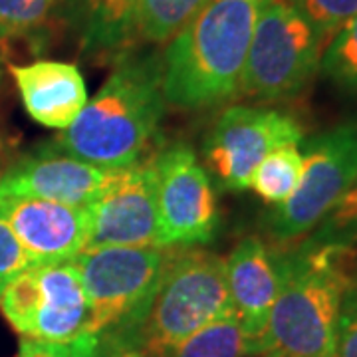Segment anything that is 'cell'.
Returning a JSON list of instances; mask_svg holds the SVG:
<instances>
[{
  "instance_id": "cell-24",
  "label": "cell",
  "mask_w": 357,
  "mask_h": 357,
  "mask_svg": "<svg viewBox=\"0 0 357 357\" xmlns=\"http://www.w3.org/2000/svg\"><path fill=\"white\" fill-rule=\"evenodd\" d=\"M32 266L36 264L16 238L10 225L0 215V292L6 284H10L16 276Z\"/></svg>"
},
{
  "instance_id": "cell-10",
  "label": "cell",
  "mask_w": 357,
  "mask_h": 357,
  "mask_svg": "<svg viewBox=\"0 0 357 357\" xmlns=\"http://www.w3.org/2000/svg\"><path fill=\"white\" fill-rule=\"evenodd\" d=\"M157 244L183 248L208 243L218 227V203L208 173L191 147L175 145L155 157Z\"/></svg>"
},
{
  "instance_id": "cell-28",
  "label": "cell",
  "mask_w": 357,
  "mask_h": 357,
  "mask_svg": "<svg viewBox=\"0 0 357 357\" xmlns=\"http://www.w3.org/2000/svg\"><path fill=\"white\" fill-rule=\"evenodd\" d=\"M357 191V183H356V189H354V191H351V192H356Z\"/></svg>"
},
{
  "instance_id": "cell-25",
  "label": "cell",
  "mask_w": 357,
  "mask_h": 357,
  "mask_svg": "<svg viewBox=\"0 0 357 357\" xmlns=\"http://www.w3.org/2000/svg\"><path fill=\"white\" fill-rule=\"evenodd\" d=\"M333 357H357V274L344 294Z\"/></svg>"
},
{
  "instance_id": "cell-26",
  "label": "cell",
  "mask_w": 357,
  "mask_h": 357,
  "mask_svg": "<svg viewBox=\"0 0 357 357\" xmlns=\"http://www.w3.org/2000/svg\"><path fill=\"white\" fill-rule=\"evenodd\" d=\"M342 208H344L345 215H354V213H357V191L349 192V195L345 197V201L342 203Z\"/></svg>"
},
{
  "instance_id": "cell-7",
  "label": "cell",
  "mask_w": 357,
  "mask_h": 357,
  "mask_svg": "<svg viewBox=\"0 0 357 357\" xmlns=\"http://www.w3.org/2000/svg\"><path fill=\"white\" fill-rule=\"evenodd\" d=\"M0 310L30 340L64 344L88 332V294L72 262L28 268L2 288Z\"/></svg>"
},
{
  "instance_id": "cell-17",
  "label": "cell",
  "mask_w": 357,
  "mask_h": 357,
  "mask_svg": "<svg viewBox=\"0 0 357 357\" xmlns=\"http://www.w3.org/2000/svg\"><path fill=\"white\" fill-rule=\"evenodd\" d=\"M304 171V157L298 145H282L256 167L250 187L268 204L286 203L298 189Z\"/></svg>"
},
{
  "instance_id": "cell-13",
  "label": "cell",
  "mask_w": 357,
  "mask_h": 357,
  "mask_svg": "<svg viewBox=\"0 0 357 357\" xmlns=\"http://www.w3.org/2000/svg\"><path fill=\"white\" fill-rule=\"evenodd\" d=\"M112 171L58 151L54 145L26 155L0 173V199L32 197L86 208Z\"/></svg>"
},
{
  "instance_id": "cell-18",
  "label": "cell",
  "mask_w": 357,
  "mask_h": 357,
  "mask_svg": "<svg viewBox=\"0 0 357 357\" xmlns=\"http://www.w3.org/2000/svg\"><path fill=\"white\" fill-rule=\"evenodd\" d=\"M250 344L234 312L192 333L163 357H248Z\"/></svg>"
},
{
  "instance_id": "cell-23",
  "label": "cell",
  "mask_w": 357,
  "mask_h": 357,
  "mask_svg": "<svg viewBox=\"0 0 357 357\" xmlns=\"http://www.w3.org/2000/svg\"><path fill=\"white\" fill-rule=\"evenodd\" d=\"M98 335H79L72 342L56 344V342H42L22 337L16 357H96L98 354Z\"/></svg>"
},
{
  "instance_id": "cell-4",
  "label": "cell",
  "mask_w": 357,
  "mask_h": 357,
  "mask_svg": "<svg viewBox=\"0 0 357 357\" xmlns=\"http://www.w3.org/2000/svg\"><path fill=\"white\" fill-rule=\"evenodd\" d=\"M274 256L280 290L260 356L333 357L344 294L357 274L354 250L324 243Z\"/></svg>"
},
{
  "instance_id": "cell-12",
  "label": "cell",
  "mask_w": 357,
  "mask_h": 357,
  "mask_svg": "<svg viewBox=\"0 0 357 357\" xmlns=\"http://www.w3.org/2000/svg\"><path fill=\"white\" fill-rule=\"evenodd\" d=\"M0 215L10 225L32 262L64 264L88 250V213L46 199H0Z\"/></svg>"
},
{
  "instance_id": "cell-11",
  "label": "cell",
  "mask_w": 357,
  "mask_h": 357,
  "mask_svg": "<svg viewBox=\"0 0 357 357\" xmlns=\"http://www.w3.org/2000/svg\"><path fill=\"white\" fill-rule=\"evenodd\" d=\"M88 248L157 244L155 157L114 169L98 197L86 206Z\"/></svg>"
},
{
  "instance_id": "cell-1",
  "label": "cell",
  "mask_w": 357,
  "mask_h": 357,
  "mask_svg": "<svg viewBox=\"0 0 357 357\" xmlns=\"http://www.w3.org/2000/svg\"><path fill=\"white\" fill-rule=\"evenodd\" d=\"M114 64L79 117L52 143L58 151L107 171L145 159L167 107L161 54L131 50Z\"/></svg>"
},
{
  "instance_id": "cell-22",
  "label": "cell",
  "mask_w": 357,
  "mask_h": 357,
  "mask_svg": "<svg viewBox=\"0 0 357 357\" xmlns=\"http://www.w3.org/2000/svg\"><path fill=\"white\" fill-rule=\"evenodd\" d=\"M296 10L306 18L324 46L357 14V0H290Z\"/></svg>"
},
{
  "instance_id": "cell-3",
  "label": "cell",
  "mask_w": 357,
  "mask_h": 357,
  "mask_svg": "<svg viewBox=\"0 0 357 357\" xmlns=\"http://www.w3.org/2000/svg\"><path fill=\"white\" fill-rule=\"evenodd\" d=\"M229 312L227 260L195 246L173 248L139 318L98 335V357H163Z\"/></svg>"
},
{
  "instance_id": "cell-14",
  "label": "cell",
  "mask_w": 357,
  "mask_h": 357,
  "mask_svg": "<svg viewBox=\"0 0 357 357\" xmlns=\"http://www.w3.org/2000/svg\"><path fill=\"white\" fill-rule=\"evenodd\" d=\"M225 260L230 306L248 337L250 354L260 356L270 312L280 290L276 256L258 236H248Z\"/></svg>"
},
{
  "instance_id": "cell-8",
  "label": "cell",
  "mask_w": 357,
  "mask_h": 357,
  "mask_svg": "<svg viewBox=\"0 0 357 357\" xmlns=\"http://www.w3.org/2000/svg\"><path fill=\"white\" fill-rule=\"evenodd\" d=\"M304 171L292 197L276 206L268 227L276 241L292 243L328 217L357 183V129L337 128L307 143Z\"/></svg>"
},
{
  "instance_id": "cell-9",
  "label": "cell",
  "mask_w": 357,
  "mask_h": 357,
  "mask_svg": "<svg viewBox=\"0 0 357 357\" xmlns=\"http://www.w3.org/2000/svg\"><path fill=\"white\" fill-rule=\"evenodd\" d=\"M302 129L290 115L230 105L206 133L203 157L218 185L230 191H246L262 159L282 145H300Z\"/></svg>"
},
{
  "instance_id": "cell-27",
  "label": "cell",
  "mask_w": 357,
  "mask_h": 357,
  "mask_svg": "<svg viewBox=\"0 0 357 357\" xmlns=\"http://www.w3.org/2000/svg\"><path fill=\"white\" fill-rule=\"evenodd\" d=\"M264 357H286V356H264Z\"/></svg>"
},
{
  "instance_id": "cell-19",
  "label": "cell",
  "mask_w": 357,
  "mask_h": 357,
  "mask_svg": "<svg viewBox=\"0 0 357 357\" xmlns=\"http://www.w3.org/2000/svg\"><path fill=\"white\" fill-rule=\"evenodd\" d=\"M206 0H141L137 14V42L167 44Z\"/></svg>"
},
{
  "instance_id": "cell-20",
  "label": "cell",
  "mask_w": 357,
  "mask_h": 357,
  "mask_svg": "<svg viewBox=\"0 0 357 357\" xmlns=\"http://www.w3.org/2000/svg\"><path fill=\"white\" fill-rule=\"evenodd\" d=\"M62 0H0V46L38 36Z\"/></svg>"
},
{
  "instance_id": "cell-6",
  "label": "cell",
  "mask_w": 357,
  "mask_h": 357,
  "mask_svg": "<svg viewBox=\"0 0 357 357\" xmlns=\"http://www.w3.org/2000/svg\"><path fill=\"white\" fill-rule=\"evenodd\" d=\"M173 248L98 246L72 260L89 300V335L133 324L151 300Z\"/></svg>"
},
{
  "instance_id": "cell-16",
  "label": "cell",
  "mask_w": 357,
  "mask_h": 357,
  "mask_svg": "<svg viewBox=\"0 0 357 357\" xmlns=\"http://www.w3.org/2000/svg\"><path fill=\"white\" fill-rule=\"evenodd\" d=\"M141 0H62L60 13L79 52L96 62H117L135 50Z\"/></svg>"
},
{
  "instance_id": "cell-5",
  "label": "cell",
  "mask_w": 357,
  "mask_h": 357,
  "mask_svg": "<svg viewBox=\"0 0 357 357\" xmlns=\"http://www.w3.org/2000/svg\"><path fill=\"white\" fill-rule=\"evenodd\" d=\"M324 42L290 0H264L244 66L241 96L280 102L298 96L318 72Z\"/></svg>"
},
{
  "instance_id": "cell-21",
  "label": "cell",
  "mask_w": 357,
  "mask_h": 357,
  "mask_svg": "<svg viewBox=\"0 0 357 357\" xmlns=\"http://www.w3.org/2000/svg\"><path fill=\"white\" fill-rule=\"evenodd\" d=\"M319 68L340 86L357 89V14L330 40Z\"/></svg>"
},
{
  "instance_id": "cell-15",
  "label": "cell",
  "mask_w": 357,
  "mask_h": 357,
  "mask_svg": "<svg viewBox=\"0 0 357 357\" xmlns=\"http://www.w3.org/2000/svg\"><path fill=\"white\" fill-rule=\"evenodd\" d=\"M28 115L44 128L64 131L88 103V88L79 68L70 62L38 60L8 68Z\"/></svg>"
},
{
  "instance_id": "cell-2",
  "label": "cell",
  "mask_w": 357,
  "mask_h": 357,
  "mask_svg": "<svg viewBox=\"0 0 357 357\" xmlns=\"http://www.w3.org/2000/svg\"><path fill=\"white\" fill-rule=\"evenodd\" d=\"M264 0H206L161 54L163 93L181 109L241 96L244 66Z\"/></svg>"
}]
</instances>
